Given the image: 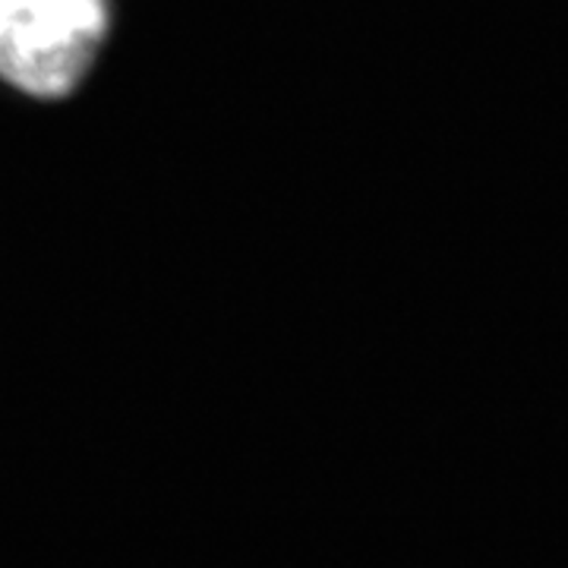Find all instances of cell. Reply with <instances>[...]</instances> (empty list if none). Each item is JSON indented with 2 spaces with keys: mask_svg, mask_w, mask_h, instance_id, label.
Listing matches in <instances>:
<instances>
[{
  "mask_svg": "<svg viewBox=\"0 0 568 568\" xmlns=\"http://www.w3.org/2000/svg\"><path fill=\"white\" fill-rule=\"evenodd\" d=\"M108 0H0V80L29 99L70 95L102 51Z\"/></svg>",
  "mask_w": 568,
  "mask_h": 568,
  "instance_id": "1",
  "label": "cell"
}]
</instances>
